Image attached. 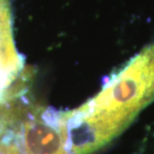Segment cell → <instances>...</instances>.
<instances>
[{"instance_id":"obj_2","label":"cell","mask_w":154,"mask_h":154,"mask_svg":"<svg viewBox=\"0 0 154 154\" xmlns=\"http://www.w3.org/2000/svg\"><path fill=\"white\" fill-rule=\"evenodd\" d=\"M20 127L24 154H71L59 114L51 117L38 110L32 111Z\"/></svg>"},{"instance_id":"obj_3","label":"cell","mask_w":154,"mask_h":154,"mask_svg":"<svg viewBox=\"0 0 154 154\" xmlns=\"http://www.w3.org/2000/svg\"><path fill=\"white\" fill-rule=\"evenodd\" d=\"M9 0H0V106L23 88L24 65L15 46Z\"/></svg>"},{"instance_id":"obj_1","label":"cell","mask_w":154,"mask_h":154,"mask_svg":"<svg viewBox=\"0 0 154 154\" xmlns=\"http://www.w3.org/2000/svg\"><path fill=\"white\" fill-rule=\"evenodd\" d=\"M154 100V45L143 49L94 98L62 113L71 154H92Z\"/></svg>"}]
</instances>
